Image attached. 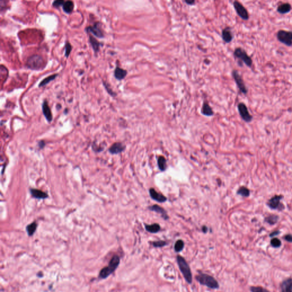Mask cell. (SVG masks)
Listing matches in <instances>:
<instances>
[{
  "label": "cell",
  "instance_id": "1",
  "mask_svg": "<svg viewBox=\"0 0 292 292\" xmlns=\"http://www.w3.org/2000/svg\"><path fill=\"white\" fill-rule=\"evenodd\" d=\"M233 56L238 59V65L242 67L244 63L247 67L252 68L253 66V61L252 58L247 54L246 51L241 48H236L233 52Z\"/></svg>",
  "mask_w": 292,
  "mask_h": 292
},
{
  "label": "cell",
  "instance_id": "2",
  "mask_svg": "<svg viewBox=\"0 0 292 292\" xmlns=\"http://www.w3.org/2000/svg\"><path fill=\"white\" fill-rule=\"evenodd\" d=\"M176 260L180 271L183 275L185 280L188 283L191 284L192 281V275L187 261L184 258L180 256H177Z\"/></svg>",
  "mask_w": 292,
  "mask_h": 292
},
{
  "label": "cell",
  "instance_id": "3",
  "mask_svg": "<svg viewBox=\"0 0 292 292\" xmlns=\"http://www.w3.org/2000/svg\"><path fill=\"white\" fill-rule=\"evenodd\" d=\"M196 278L201 285L206 286L211 289H215L219 288V285L217 280L211 275L201 273L197 275L196 277Z\"/></svg>",
  "mask_w": 292,
  "mask_h": 292
},
{
  "label": "cell",
  "instance_id": "4",
  "mask_svg": "<svg viewBox=\"0 0 292 292\" xmlns=\"http://www.w3.org/2000/svg\"><path fill=\"white\" fill-rule=\"evenodd\" d=\"M120 263V258L119 256L115 255L111 259L108 265L102 269L101 271L99 276L102 278H106L113 273L118 266Z\"/></svg>",
  "mask_w": 292,
  "mask_h": 292
},
{
  "label": "cell",
  "instance_id": "5",
  "mask_svg": "<svg viewBox=\"0 0 292 292\" xmlns=\"http://www.w3.org/2000/svg\"><path fill=\"white\" fill-rule=\"evenodd\" d=\"M45 61L43 58L39 55L30 56L27 61V66L32 70H40L45 67Z\"/></svg>",
  "mask_w": 292,
  "mask_h": 292
},
{
  "label": "cell",
  "instance_id": "6",
  "mask_svg": "<svg viewBox=\"0 0 292 292\" xmlns=\"http://www.w3.org/2000/svg\"><path fill=\"white\" fill-rule=\"evenodd\" d=\"M283 198L284 196L282 195H275L268 200L266 205L271 209L282 211L285 209L284 204L281 203Z\"/></svg>",
  "mask_w": 292,
  "mask_h": 292
},
{
  "label": "cell",
  "instance_id": "7",
  "mask_svg": "<svg viewBox=\"0 0 292 292\" xmlns=\"http://www.w3.org/2000/svg\"><path fill=\"white\" fill-rule=\"evenodd\" d=\"M232 75L241 93L244 95H246L248 94V90L239 71L235 69L233 70L232 71Z\"/></svg>",
  "mask_w": 292,
  "mask_h": 292
},
{
  "label": "cell",
  "instance_id": "8",
  "mask_svg": "<svg viewBox=\"0 0 292 292\" xmlns=\"http://www.w3.org/2000/svg\"><path fill=\"white\" fill-rule=\"evenodd\" d=\"M277 40L287 46H292V31H287L284 30H280L277 32Z\"/></svg>",
  "mask_w": 292,
  "mask_h": 292
},
{
  "label": "cell",
  "instance_id": "9",
  "mask_svg": "<svg viewBox=\"0 0 292 292\" xmlns=\"http://www.w3.org/2000/svg\"><path fill=\"white\" fill-rule=\"evenodd\" d=\"M237 109L241 118L244 121L250 123L253 120V116L249 113L246 105L243 102H240L237 105Z\"/></svg>",
  "mask_w": 292,
  "mask_h": 292
},
{
  "label": "cell",
  "instance_id": "10",
  "mask_svg": "<svg viewBox=\"0 0 292 292\" xmlns=\"http://www.w3.org/2000/svg\"><path fill=\"white\" fill-rule=\"evenodd\" d=\"M233 5L237 14L244 21H247L249 19V13L247 9L241 2L237 1H235L233 3Z\"/></svg>",
  "mask_w": 292,
  "mask_h": 292
},
{
  "label": "cell",
  "instance_id": "11",
  "mask_svg": "<svg viewBox=\"0 0 292 292\" xmlns=\"http://www.w3.org/2000/svg\"><path fill=\"white\" fill-rule=\"evenodd\" d=\"M149 193L151 199L158 203H163L167 200V199L166 196H164L163 194L157 192L153 188H151L149 189Z\"/></svg>",
  "mask_w": 292,
  "mask_h": 292
},
{
  "label": "cell",
  "instance_id": "12",
  "mask_svg": "<svg viewBox=\"0 0 292 292\" xmlns=\"http://www.w3.org/2000/svg\"><path fill=\"white\" fill-rule=\"evenodd\" d=\"M222 38L226 43H229L232 41L234 37L231 27L226 26L224 28L222 32Z\"/></svg>",
  "mask_w": 292,
  "mask_h": 292
},
{
  "label": "cell",
  "instance_id": "13",
  "mask_svg": "<svg viewBox=\"0 0 292 292\" xmlns=\"http://www.w3.org/2000/svg\"><path fill=\"white\" fill-rule=\"evenodd\" d=\"M86 30L99 38H103L104 36L103 32L99 26V23H96L93 26L87 27L86 28Z\"/></svg>",
  "mask_w": 292,
  "mask_h": 292
},
{
  "label": "cell",
  "instance_id": "14",
  "mask_svg": "<svg viewBox=\"0 0 292 292\" xmlns=\"http://www.w3.org/2000/svg\"><path fill=\"white\" fill-rule=\"evenodd\" d=\"M148 209L149 210H150L151 211H154L156 213L160 214L162 217H163V219H164L165 220H168L169 216L167 214V211L163 208H162L158 205L155 204V205L148 206Z\"/></svg>",
  "mask_w": 292,
  "mask_h": 292
},
{
  "label": "cell",
  "instance_id": "15",
  "mask_svg": "<svg viewBox=\"0 0 292 292\" xmlns=\"http://www.w3.org/2000/svg\"><path fill=\"white\" fill-rule=\"evenodd\" d=\"M201 113L206 117H212L214 115V111L207 101H205L203 103Z\"/></svg>",
  "mask_w": 292,
  "mask_h": 292
},
{
  "label": "cell",
  "instance_id": "16",
  "mask_svg": "<svg viewBox=\"0 0 292 292\" xmlns=\"http://www.w3.org/2000/svg\"><path fill=\"white\" fill-rule=\"evenodd\" d=\"M42 107V111H43V115L45 117L46 120L49 122L52 121V111H51L50 107L49 106L48 103L46 101H45L43 102Z\"/></svg>",
  "mask_w": 292,
  "mask_h": 292
},
{
  "label": "cell",
  "instance_id": "17",
  "mask_svg": "<svg viewBox=\"0 0 292 292\" xmlns=\"http://www.w3.org/2000/svg\"><path fill=\"white\" fill-rule=\"evenodd\" d=\"M125 148V146L123 145L121 143H115L111 146L109 149V151L113 154H117L123 152Z\"/></svg>",
  "mask_w": 292,
  "mask_h": 292
},
{
  "label": "cell",
  "instance_id": "18",
  "mask_svg": "<svg viewBox=\"0 0 292 292\" xmlns=\"http://www.w3.org/2000/svg\"><path fill=\"white\" fill-rule=\"evenodd\" d=\"M292 9V5L289 3H283L278 6L277 12L281 14L289 13Z\"/></svg>",
  "mask_w": 292,
  "mask_h": 292
},
{
  "label": "cell",
  "instance_id": "19",
  "mask_svg": "<svg viewBox=\"0 0 292 292\" xmlns=\"http://www.w3.org/2000/svg\"><path fill=\"white\" fill-rule=\"evenodd\" d=\"M281 292H292V278L284 280L280 285Z\"/></svg>",
  "mask_w": 292,
  "mask_h": 292
},
{
  "label": "cell",
  "instance_id": "20",
  "mask_svg": "<svg viewBox=\"0 0 292 292\" xmlns=\"http://www.w3.org/2000/svg\"><path fill=\"white\" fill-rule=\"evenodd\" d=\"M127 75V71L126 70L122 69L120 67H117L116 69H115L114 71V76L115 78L121 81L123 79L125 78V77Z\"/></svg>",
  "mask_w": 292,
  "mask_h": 292
},
{
  "label": "cell",
  "instance_id": "21",
  "mask_svg": "<svg viewBox=\"0 0 292 292\" xmlns=\"http://www.w3.org/2000/svg\"><path fill=\"white\" fill-rule=\"evenodd\" d=\"M30 192L33 197L37 199H46V197H48L47 193L45 192H43L41 190L37 189H30Z\"/></svg>",
  "mask_w": 292,
  "mask_h": 292
},
{
  "label": "cell",
  "instance_id": "22",
  "mask_svg": "<svg viewBox=\"0 0 292 292\" xmlns=\"http://www.w3.org/2000/svg\"><path fill=\"white\" fill-rule=\"evenodd\" d=\"M279 219V216L275 214H271L265 217L264 221L265 223L269 224L271 225H273L278 223Z\"/></svg>",
  "mask_w": 292,
  "mask_h": 292
},
{
  "label": "cell",
  "instance_id": "23",
  "mask_svg": "<svg viewBox=\"0 0 292 292\" xmlns=\"http://www.w3.org/2000/svg\"><path fill=\"white\" fill-rule=\"evenodd\" d=\"M157 165L159 169L163 172L165 171L167 168V160L163 156H160L157 159Z\"/></svg>",
  "mask_w": 292,
  "mask_h": 292
},
{
  "label": "cell",
  "instance_id": "24",
  "mask_svg": "<svg viewBox=\"0 0 292 292\" xmlns=\"http://www.w3.org/2000/svg\"><path fill=\"white\" fill-rule=\"evenodd\" d=\"M145 228L146 231L151 233H156L160 231V226L159 224L155 223L151 225H145Z\"/></svg>",
  "mask_w": 292,
  "mask_h": 292
},
{
  "label": "cell",
  "instance_id": "25",
  "mask_svg": "<svg viewBox=\"0 0 292 292\" xmlns=\"http://www.w3.org/2000/svg\"><path fill=\"white\" fill-rule=\"evenodd\" d=\"M74 8V3L72 1H66L63 5V9L64 12L68 14L72 13Z\"/></svg>",
  "mask_w": 292,
  "mask_h": 292
},
{
  "label": "cell",
  "instance_id": "26",
  "mask_svg": "<svg viewBox=\"0 0 292 292\" xmlns=\"http://www.w3.org/2000/svg\"><path fill=\"white\" fill-rule=\"evenodd\" d=\"M237 194L244 197H248L251 195V191L246 187L242 186L237 190Z\"/></svg>",
  "mask_w": 292,
  "mask_h": 292
},
{
  "label": "cell",
  "instance_id": "27",
  "mask_svg": "<svg viewBox=\"0 0 292 292\" xmlns=\"http://www.w3.org/2000/svg\"><path fill=\"white\" fill-rule=\"evenodd\" d=\"M90 42L91 44L92 48L94 50L95 52H98L99 49V46H100V43L93 37L90 36Z\"/></svg>",
  "mask_w": 292,
  "mask_h": 292
},
{
  "label": "cell",
  "instance_id": "28",
  "mask_svg": "<svg viewBox=\"0 0 292 292\" xmlns=\"http://www.w3.org/2000/svg\"><path fill=\"white\" fill-rule=\"evenodd\" d=\"M57 76H58L57 74H53V75H50V76H49V77L45 78L43 81H42L41 82V83L39 85V87H43V86L46 85L47 84H48L49 82H50L52 80H54Z\"/></svg>",
  "mask_w": 292,
  "mask_h": 292
},
{
  "label": "cell",
  "instance_id": "29",
  "mask_svg": "<svg viewBox=\"0 0 292 292\" xmlns=\"http://www.w3.org/2000/svg\"><path fill=\"white\" fill-rule=\"evenodd\" d=\"M184 247V242H183V241L182 240H179L175 242V246H174V249H175V252H180L183 249Z\"/></svg>",
  "mask_w": 292,
  "mask_h": 292
},
{
  "label": "cell",
  "instance_id": "30",
  "mask_svg": "<svg viewBox=\"0 0 292 292\" xmlns=\"http://www.w3.org/2000/svg\"><path fill=\"white\" fill-rule=\"evenodd\" d=\"M37 227V224L35 222L30 224L27 226L26 230H27V232L29 236H32L34 234V233L36 231Z\"/></svg>",
  "mask_w": 292,
  "mask_h": 292
},
{
  "label": "cell",
  "instance_id": "31",
  "mask_svg": "<svg viewBox=\"0 0 292 292\" xmlns=\"http://www.w3.org/2000/svg\"><path fill=\"white\" fill-rule=\"evenodd\" d=\"M271 244L274 248H279L281 245V241L278 238H273L271 240Z\"/></svg>",
  "mask_w": 292,
  "mask_h": 292
},
{
  "label": "cell",
  "instance_id": "32",
  "mask_svg": "<svg viewBox=\"0 0 292 292\" xmlns=\"http://www.w3.org/2000/svg\"><path fill=\"white\" fill-rule=\"evenodd\" d=\"M251 291L252 292H269L265 288L261 286H252L251 287Z\"/></svg>",
  "mask_w": 292,
  "mask_h": 292
},
{
  "label": "cell",
  "instance_id": "33",
  "mask_svg": "<svg viewBox=\"0 0 292 292\" xmlns=\"http://www.w3.org/2000/svg\"><path fill=\"white\" fill-rule=\"evenodd\" d=\"M65 49V56L66 57H68L69 55H70V52H71V49H72L71 45V44L69 43V42H67L66 43Z\"/></svg>",
  "mask_w": 292,
  "mask_h": 292
},
{
  "label": "cell",
  "instance_id": "34",
  "mask_svg": "<svg viewBox=\"0 0 292 292\" xmlns=\"http://www.w3.org/2000/svg\"><path fill=\"white\" fill-rule=\"evenodd\" d=\"M167 244V242L164 241H156L153 242V245L154 247H163Z\"/></svg>",
  "mask_w": 292,
  "mask_h": 292
},
{
  "label": "cell",
  "instance_id": "35",
  "mask_svg": "<svg viewBox=\"0 0 292 292\" xmlns=\"http://www.w3.org/2000/svg\"><path fill=\"white\" fill-rule=\"evenodd\" d=\"M65 3V1H62V0H58V1H54L53 3H52V5L53 6L55 7V8H58L61 6H63L64 4Z\"/></svg>",
  "mask_w": 292,
  "mask_h": 292
},
{
  "label": "cell",
  "instance_id": "36",
  "mask_svg": "<svg viewBox=\"0 0 292 292\" xmlns=\"http://www.w3.org/2000/svg\"><path fill=\"white\" fill-rule=\"evenodd\" d=\"M284 239L285 240L288 241V242H292V235H291V234H288V235H286L284 237Z\"/></svg>",
  "mask_w": 292,
  "mask_h": 292
},
{
  "label": "cell",
  "instance_id": "37",
  "mask_svg": "<svg viewBox=\"0 0 292 292\" xmlns=\"http://www.w3.org/2000/svg\"><path fill=\"white\" fill-rule=\"evenodd\" d=\"M183 2H185L186 4H187L188 5H191V6L194 5L196 2V1L195 0H185V1H183Z\"/></svg>",
  "mask_w": 292,
  "mask_h": 292
},
{
  "label": "cell",
  "instance_id": "38",
  "mask_svg": "<svg viewBox=\"0 0 292 292\" xmlns=\"http://www.w3.org/2000/svg\"><path fill=\"white\" fill-rule=\"evenodd\" d=\"M280 233V231H275L272 232V233L269 235V236H270L271 237H275V236L278 235Z\"/></svg>",
  "mask_w": 292,
  "mask_h": 292
},
{
  "label": "cell",
  "instance_id": "39",
  "mask_svg": "<svg viewBox=\"0 0 292 292\" xmlns=\"http://www.w3.org/2000/svg\"><path fill=\"white\" fill-rule=\"evenodd\" d=\"M202 231L204 233H206L207 231H208V228L206 226H203L202 227Z\"/></svg>",
  "mask_w": 292,
  "mask_h": 292
},
{
  "label": "cell",
  "instance_id": "40",
  "mask_svg": "<svg viewBox=\"0 0 292 292\" xmlns=\"http://www.w3.org/2000/svg\"><path fill=\"white\" fill-rule=\"evenodd\" d=\"M204 62H205V63H206V64H207V65H208V64H209L210 61H209L208 59H206V60H204Z\"/></svg>",
  "mask_w": 292,
  "mask_h": 292
}]
</instances>
